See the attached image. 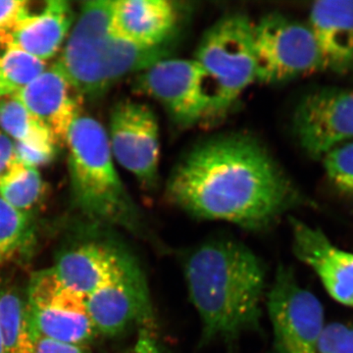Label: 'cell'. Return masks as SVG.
I'll return each instance as SVG.
<instances>
[{
	"label": "cell",
	"mask_w": 353,
	"mask_h": 353,
	"mask_svg": "<svg viewBox=\"0 0 353 353\" xmlns=\"http://www.w3.org/2000/svg\"><path fill=\"white\" fill-rule=\"evenodd\" d=\"M136 88L157 101L180 127L213 117L208 79L196 60L162 58L139 72Z\"/></svg>",
	"instance_id": "52a82bcc"
},
{
	"label": "cell",
	"mask_w": 353,
	"mask_h": 353,
	"mask_svg": "<svg viewBox=\"0 0 353 353\" xmlns=\"http://www.w3.org/2000/svg\"><path fill=\"white\" fill-rule=\"evenodd\" d=\"M29 2L0 0V32L10 34L18 23L30 15Z\"/></svg>",
	"instance_id": "484cf974"
},
{
	"label": "cell",
	"mask_w": 353,
	"mask_h": 353,
	"mask_svg": "<svg viewBox=\"0 0 353 353\" xmlns=\"http://www.w3.org/2000/svg\"><path fill=\"white\" fill-rule=\"evenodd\" d=\"M46 70V61L12 43L0 57V74L9 97L34 82Z\"/></svg>",
	"instance_id": "603a6c76"
},
{
	"label": "cell",
	"mask_w": 353,
	"mask_h": 353,
	"mask_svg": "<svg viewBox=\"0 0 353 353\" xmlns=\"http://www.w3.org/2000/svg\"><path fill=\"white\" fill-rule=\"evenodd\" d=\"M0 130L16 143L57 145L50 130L13 97L0 99Z\"/></svg>",
	"instance_id": "7402d4cb"
},
{
	"label": "cell",
	"mask_w": 353,
	"mask_h": 353,
	"mask_svg": "<svg viewBox=\"0 0 353 353\" xmlns=\"http://www.w3.org/2000/svg\"><path fill=\"white\" fill-rule=\"evenodd\" d=\"M73 19L69 2L50 0L41 12L30 14L16 25L9 34L11 43L46 61L61 48Z\"/></svg>",
	"instance_id": "ac0fdd59"
},
{
	"label": "cell",
	"mask_w": 353,
	"mask_h": 353,
	"mask_svg": "<svg viewBox=\"0 0 353 353\" xmlns=\"http://www.w3.org/2000/svg\"><path fill=\"white\" fill-rule=\"evenodd\" d=\"M307 25L319 50L323 71L353 75V0L315 2Z\"/></svg>",
	"instance_id": "e0dca14e"
},
{
	"label": "cell",
	"mask_w": 353,
	"mask_h": 353,
	"mask_svg": "<svg viewBox=\"0 0 353 353\" xmlns=\"http://www.w3.org/2000/svg\"><path fill=\"white\" fill-rule=\"evenodd\" d=\"M25 296L37 334L81 345H88L97 336L85 297L67 287L53 268L32 274Z\"/></svg>",
	"instance_id": "9c48e42d"
},
{
	"label": "cell",
	"mask_w": 353,
	"mask_h": 353,
	"mask_svg": "<svg viewBox=\"0 0 353 353\" xmlns=\"http://www.w3.org/2000/svg\"><path fill=\"white\" fill-rule=\"evenodd\" d=\"M290 225L297 259L315 272L334 301L353 307V253L336 248L321 230L303 221L292 218Z\"/></svg>",
	"instance_id": "9a60e30c"
},
{
	"label": "cell",
	"mask_w": 353,
	"mask_h": 353,
	"mask_svg": "<svg viewBox=\"0 0 353 353\" xmlns=\"http://www.w3.org/2000/svg\"><path fill=\"white\" fill-rule=\"evenodd\" d=\"M15 153L18 162L27 166L38 167L50 163L55 157V145H34V143H16Z\"/></svg>",
	"instance_id": "d4e9b609"
},
{
	"label": "cell",
	"mask_w": 353,
	"mask_h": 353,
	"mask_svg": "<svg viewBox=\"0 0 353 353\" xmlns=\"http://www.w3.org/2000/svg\"><path fill=\"white\" fill-rule=\"evenodd\" d=\"M16 162L18 160L14 141L0 130V181L7 175Z\"/></svg>",
	"instance_id": "83f0119b"
},
{
	"label": "cell",
	"mask_w": 353,
	"mask_h": 353,
	"mask_svg": "<svg viewBox=\"0 0 353 353\" xmlns=\"http://www.w3.org/2000/svg\"><path fill=\"white\" fill-rule=\"evenodd\" d=\"M108 139L114 160L152 190L159 180L160 129L148 104L125 101L111 111Z\"/></svg>",
	"instance_id": "30bf717a"
},
{
	"label": "cell",
	"mask_w": 353,
	"mask_h": 353,
	"mask_svg": "<svg viewBox=\"0 0 353 353\" xmlns=\"http://www.w3.org/2000/svg\"><path fill=\"white\" fill-rule=\"evenodd\" d=\"M88 315L97 334L115 336L131 327L150 329L153 311L150 292L139 271L85 296Z\"/></svg>",
	"instance_id": "5bb4252c"
},
{
	"label": "cell",
	"mask_w": 353,
	"mask_h": 353,
	"mask_svg": "<svg viewBox=\"0 0 353 353\" xmlns=\"http://www.w3.org/2000/svg\"><path fill=\"white\" fill-rule=\"evenodd\" d=\"M9 44H11L10 34H6V32H0V48L6 50Z\"/></svg>",
	"instance_id": "4dcf8cb0"
},
{
	"label": "cell",
	"mask_w": 353,
	"mask_h": 353,
	"mask_svg": "<svg viewBox=\"0 0 353 353\" xmlns=\"http://www.w3.org/2000/svg\"><path fill=\"white\" fill-rule=\"evenodd\" d=\"M322 161L331 185L343 196L353 199V141L336 146Z\"/></svg>",
	"instance_id": "cb8c5ba5"
},
{
	"label": "cell",
	"mask_w": 353,
	"mask_h": 353,
	"mask_svg": "<svg viewBox=\"0 0 353 353\" xmlns=\"http://www.w3.org/2000/svg\"><path fill=\"white\" fill-rule=\"evenodd\" d=\"M134 353H163L158 345L152 332L148 328L139 330Z\"/></svg>",
	"instance_id": "f1b7e54d"
},
{
	"label": "cell",
	"mask_w": 353,
	"mask_h": 353,
	"mask_svg": "<svg viewBox=\"0 0 353 353\" xmlns=\"http://www.w3.org/2000/svg\"><path fill=\"white\" fill-rule=\"evenodd\" d=\"M112 6L111 0L83 4L55 64L80 97H101L122 79L169 57V50H145L118 38L111 25Z\"/></svg>",
	"instance_id": "3957f363"
},
{
	"label": "cell",
	"mask_w": 353,
	"mask_h": 353,
	"mask_svg": "<svg viewBox=\"0 0 353 353\" xmlns=\"http://www.w3.org/2000/svg\"><path fill=\"white\" fill-rule=\"evenodd\" d=\"M8 92H7L6 87H4V83L2 82L1 74H0V97H8Z\"/></svg>",
	"instance_id": "1f68e13d"
},
{
	"label": "cell",
	"mask_w": 353,
	"mask_h": 353,
	"mask_svg": "<svg viewBox=\"0 0 353 353\" xmlns=\"http://www.w3.org/2000/svg\"><path fill=\"white\" fill-rule=\"evenodd\" d=\"M0 334L6 353H32L36 333L26 296L12 287H0Z\"/></svg>",
	"instance_id": "d6986e66"
},
{
	"label": "cell",
	"mask_w": 353,
	"mask_h": 353,
	"mask_svg": "<svg viewBox=\"0 0 353 353\" xmlns=\"http://www.w3.org/2000/svg\"><path fill=\"white\" fill-rule=\"evenodd\" d=\"M276 353H317L325 324L315 294L297 282L290 267L280 265L268 294Z\"/></svg>",
	"instance_id": "ba28073f"
},
{
	"label": "cell",
	"mask_w": 353,
	"mask_h": 353,
	"mask_svg": "<svg viewBox=\"0 0 353 353\" xmlns=\"http://www.w3.org/2000/svg\"><path fill=\"white\" fill-rule=\"evenodd\" d=\"M34 239L32 215L21 212L0 196V268L24 254Z\"/></svg>",
	"instance_id": "44dd1931"
},
{
	"label": "cell",
	"mask_w": 353,
	"mask_h": 353,
	"mask_svg": "<svg viewBox=\"0 0 353 353\" xmlns=\"http://www.w3.org/2000/svg\"><path fill=\"white\" fill-rule=\"evenodd\" d=\"M32 353H92L88 345L51 340L36 334Z\"/></svg>",
	"instance_id": "4316f807"
},
{
	"label": "cell",
	"mask_w": 353,
	"mask_h": 353,
	"mask_svg": "<svg viewBox=\"0 0 353 353\" xmlns=\"http://www.w3.org/2000/svg\"><path fill=\"white\" fill-rule=\"evenodd\" d=\"M253 26L243 14L225 16L199 44L194 59L208 77L214 102L213 117L227 112L256 82Z\"/></svg>",
	"instance_id": "5b68a950"
},
{
	"label": "cell",
	"mask_w": 353,
	"mask_h": 353,
	"mask_svg": "<svg viewBox=\"0 0 353 353\" xmlns=\"http://www.w3.org/2000/svg\"><path fill=\"white\" fill-rule=\"evenodd\" d=\"M52 268L67 287L85 297L141 271L126 252L103 241L70 248Z\"/></svg>",
	"instance_id": "7c38bea8"
},
{
	"label": "cell",
	"mask_w": 353,
	"mask_h": 353,
	"mask_svg": "<svg viewBox=\"0 0 353 353\" xmlns=\"http://www.w3.org/2000/svg\"><path fill=\"white\" fill-rule=\"evenodd\" d=\"M44 183L38 169L16 162L0 181V196L26 214L32 215L44 196Z\"/></svg>",
	"instance_id": "ffe728a7"
},
{
	"label": "cell",
	"mask_w": 353,
	"mask_h": 353,
	"mask_svg": "<svg viewBox=\"0 0 353 353\" xmlns=\"http://www.w3.org/2000/svg\"><path fill=\"white\" fill-rule=\"evenodd\" d=\"M336 353H353V326L347 325Z\"/></svg>",
	"instance_id": "f546056e"
},
{
	"label": "cell",
	"mask_w": 353,
	"mask_h": 353,
	"mask_svg": "<svg viewBox=\"0 0 353 353\" xmlns=\"http://www.w3.org/2000/svg\"><path fill=\"white\" fill-rule=\"evenodd\" d=\"M183 271L201 317L202 343L259 330L265 269L248 246L230 240L204 243L190 252Z\"/></svg>",
	"instance_id": "7a4b0ae2"
},
{
	"label": "cell",
	"mask_w": 353,
	"mask_h": 353,
	"mask_svg": "<svg viewBox=\"0 0 353 353\" xmlns=\"http://www.w3.org/2000/svg\"><path fill=\"white\" fill-rule=\"evenodd\" d=\"M299 145L308 157L322 159L353 139V88H324L304 95L292 119Z\"/></svg>",
	"instance_id": "8fae6325"
},
{
	"label": "cell",
	"mask_w": 353,
	"mask_h": 353,
	"mask_svg": "<svg viewBox=\"0 0 353 353\" xmlns=\"http://www.w3.org/2000/svg\"><path fill=\"white\" fill-rule=\"evenodd\" d=\"M167 196L194 217L250 231L270 228L285 213L309 204L259 139L236 132L201 141L181 158Z\"/></svg>",
	"instance_id": "6da1fadb"
},
{
	"label": "cell",
	"mask_w": 353,
	"mask_h": 353,
	"mask_svg": "<svg viewBox=\"0 0 353 353\" xmlns=\"http://www.w3.org/2000/svg\"><path fill=\"white\" fill-rule=\"evenodd\" d=\"M74 92L77 94L54 64L11 97L43 123L58 143H66L70 128L81 115L80 97Z\"/></svg>",
	"instance_id": "2e32d148"
},
{
	"label": "cell",
	"mask_w": 353,
	"mask_h": 353,
	"mask_svg": "<svg viewBox=\"0 0 353 353\" xmlns=\"http://www.w3.org/2000/svg\"><path fill=\"white\" fill-rule=\"evenodd\" d=\"M182 18L181 4L170 0H116L111 25L118 38L138 48L169 50Z\"/></svg>",
	"instance_id": "4fadbf2b"
},
{
	"label": "cell",
	"mask_w": 353,
	"mask_h": 353,
	"mask_svg": "<svg viewBox=\"0 0 353 353\" xmlns=\"http://www.w3.org/2000/svg\"><path fill=\"white\" fill-rule=\"evenodd\" d=\"M72 203L92 224L141 232L143 221L121 180L108 134L90 116L76 118L67 134Z\"/></svg>",
	"instance_id": "277c9868"
},
{
	"label": "cell",
	"mask_w": 353,
	"mask_h": 353,
	"mask_svg": "<svg viewBox=\"0 0 353 353\" xmlns=\"http://www.w3.org/2000/svg\"><path fill=\"white\" fill-rule=\"evenodd\" d=\"M256 82L282 83L323 71L321 57L307 24L271 13L253 26Z\"/></svg>",
	"instance_id": "8992f818"
},
{
	"label": "cell",
	"mask_w": 353,
	"mask_h": 353,
	"mask_svg": "<svg viewBox=\"0 0 353 353\" xmlns=\"http://www.w3.org/2000/svg\"><path fill=\"white\" fill-rule=\"evenodd\" d=\"M0 353H6L4 352L3 343H2L1 334H0Z\"/></svg>",
	"instance_id": "d6a6232c"
}]
</instances>
